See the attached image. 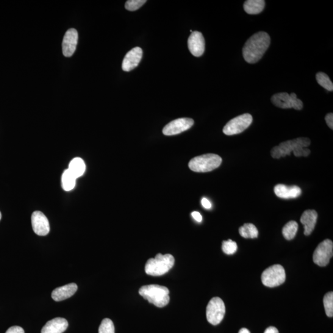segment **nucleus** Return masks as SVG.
Segmentation results:
<instances>
[{"instance_id":"5701e85b","label":"nucleus","mask_w":333,"mask_h":333,"mask_svg":"<svg viewBox=\"0 0 333 333\" xmlns=\"http://www.w3.org/2000/svg\"><path fill=\"white\" fill-rule=\"evenodd\" d=\"M239 233L241 237L244 238H256L259 235L256 227L252 224H244L239 229Z\"/></svg>"},{"instance_id":"6ab92c4d","label":"nucleus","mask_w":333,"mask_h":333,"mask_svg":"<svg viewBox=\"0 0 333 333\" xmlns=\"http://www.w3.org/2000/svg\"><path fill=\"white\" fill-rule=\"evenodd\" d=\"M318 213L315 210H307L302 213L301 222L304 225V235L309 236L315 229Z\"/></svg>"},{"instance_id":"393cba45","label":"nucleus","mask_w":333,"mask_h":333,"mask_svg":"<svg viewBox=\"0 0 333 333\" xmlns=\"http://www.w3.org/2000/svg\"><path fill=\"white\" fill-rule=\"evenodd\" d=\"M316 79L318 84L321 86L322 87L325 88L326 90L329 91L333 90L332 82L327 74L322 72H318L316 75Z\"/></svg>"},{"instance_id":"20e7f679","label":"nucleus","mask_w":333,"mask_h":333,"mask_svg":"<svg viewBox=\"0 0 333 333\" xmlns=\"http://www.w3.org/2000/svg\"><path fill=\"white\" fill-rule=\"evenodd\" d=\"M175 259L171 254H158L155 258L147 261L145 265L146 274L151 276H161L165 274L173 267Z\"/></svg>"},{"instance_id":"6e6552de","label":"nucleus","mask_w":333,"mask_h":333,"mask_svg":"<svg viewBox=\"0 0 333 333\" xmlns=\"http://www.w3.org/2000/svg\"><path fill=\"white\" fill-rule=\"evenodd\" d=\"M271 101L275 106L282 109L293 108L296 110H301L303 108V102L298 98L296 94L292 93H279L271 97Z\"/></svg>"},{"instance_id":"2f4dec72","label":"nucleus","mask_w":333,"mask_h":333,"mask_svg":"<svg viewBox=\"0 0 333 333\" xmlns=\"http://www.w3.org/2000/svg\"><path fill=\"white\" fill-rule=\"evenodd\" d=\"M201 204L205 209H211V207H212V204H211L209 200L206 198H204L202 199Z\"/></svg>"},{"instance_id":"7ed1b4c3","label":"nucleus","mask_w":333,"mask_h":333,"mask_svg":"<svg viewBox=\"0 0 333 333\" xmlns=\"http://www.w3.org/2000/svg\"><path fill=\"white\" fill-rule=\"evenodd\" d=\"M169 290L163 286L149 285L143 286L139 290V294L149 303L157 307L166 306L170 301Z\"/></svg>"},{"instance_id":"bb28decb","label":"nucleus","mask_w":333,"mask_h":333,"mask_svg":"<svg viewBox=\"0 0 333 333\" xmlns=\"http://www.w3.org/2000/svg\"><path fill=\"white\" fill-rule=\"evenodd\" d=\"M221 249L225 254L227 255L234 254L237 251V244L232 240L224 241L222 243Z\"/></svg>"},{"instance_id":"a211bd4d","label":"nucleus","mask_w":333,"mask_h":333,"mask_svg":"<svg viewBox=\"0 0 333 333\" xmlns=\"http://www.w3.org/2000/svg\"><path fill=\"white\" fill-rule=\"evenodd\" d=\"M68 327V322L65 318H55L47 322L41 333H63Z\"/></svg>"},{"instance_id":"dca6fc26","label":"nucleus","mask_w":333,"mask_h":333,"mask_svg":"<svg viewBox=\"0 0 333 333\" xmlns=\"http://www.w3.org/2000/svg\"><path fill=\"white\" fill-rule=\"evenodd\" d=\"M274 192L276 196L282 199H294L298 198L302 194L301 188L298 186H287L276 185L274 188Z\"/></svg>"},{"instance_id":"4468645a","label":"nucleus","mask_w":333,"mask_h":333,"mask_svg":"<svg viewBox=\"0 0 333 333\" xmlns=\"http://www.w3.org/2000/svg\"><path fill=\"white\" fill-rule=\"evenodd\" d=\"M78 32L75 29H70L65 33L64 37L62 47L64 56L71 57L76 51L78 43Z\"/></svg>"},{"instance_id":"c85d7f7f","label":"nucleus","mask_w":333,"mask_h":333,"mask_svg":"<svg viewBox=\"0 0 333 333\" xmlns=\"http://www.w3.org/2000/svg\"><path fill=\"white\" fill-rule=\"evenodd\" d=\"M146 2V0H129L126 3V9L129 11H136L140 8Z\"/></svg>"},{"instance_id":"473e14b6","label":"nucleus","mask_w":333,"mask_h":333,"mask_svg":"<svg viewBox=\"0 0 333 333\" xmlns=\"http://www.w3.org/2000/svg\"><path fill=\"white\" fill-rule=\"evenodd\" d=\"M191 215H192L193 218L194 220L198 222H201L202 220V216L201 214L198 212H196V211H194V212H193L191 213Z\"/></svg>"},{"instance_id":"f03ea898","label":"nucleus","mask_w":333,"mask_h":333,"mask_svg":"<svg viewBox=\"0 0 333 333\" xmlns=\"http://www.w3.org/2000/svg\"><path fill=\"white\" fill-rule=\"evenodd\" d=\"M310 143V139L305 137L285 141L271 150V157L274 159H280L290 155L292 152L296 157H307L310 154V150L307 148Z\"/></svg>"},{"instance_id":"412c9836","label":"nucleus","mask_w":333,"mask_h":333,"mask_svg":"<svg viewBox=\"0 0 333 333\" xmlns=\"http://www.w3.org/2000/svg\"><path fill=\"white\" fill-rule=\"evenodd\" d=\"M85 169L84 161L81 158L76 157L72 159L69 163L68 170L76 179H78L85 173Z\"/></svg>"},{"instance_id":"1a4fd4ad","label":"nucleus","mask_w":333,"mask_h":333,"mask_svg":"<svg viewBox=\"0 0 333 333\" xmlns=\"http://www.w3.org/2000/svg\"><path fill=\"white\" fill-rule=\"evenodd\" d=\"M252 120L253 119L249 114L236 117L228 122L224 128L223 132L229 136L239 134L251 126Z\"/></svg>"},{"instance_id":"ddd939ff","label":"nucleus","mask_w":333,"mask_h":333,"mask_svg":"<svg viewBox=\"0 0 333 333\" xmlns=\"http://www.w3.org/2000/svg\"><path fill=\"white\" fill-rule=\"evenodd\" d=\"M189 50L194 57H200L205 51V40L201 32L194 31L191 33L188 40Z\"/></svg>"},{"instance_id":"4be33fe9","label":"nucleus","mask_w":333,"mask_h":333,"mask_svg":"<svg viewBox=\"0 0 333 333\" xmlns=\"http://www.w3.org/2000/svg\"><path fill=\"white\" fill-rule=\"evenodd\" d=\"M76 178L72 175L70 171L67 169L63 172L62 178H61V182H62V187L64 190L66 191L73 190L76 186Z\"/></svg>"},{"instance_id":"cd10ccee","label":"nucleus","mask_w":333,"mask_h":333,"mask_svg":"<svg viewBox=\"0 0 333 333\" xmlns=\"http://www.w3.org/2000/svg\"><path fill=\"white\" fill-rule=\"evenodd\" d=\"M99 333H115V327L112 320L105 318L102 321L99 327Z\"/></svg>"},{"instance_id":"f3484780","label":"nucleus","mask_w":333,"mask_h":333,"mask_svg":"<svg viewBox=\"0 0 333 333\" xmlns=\"http://www.w3.org/2000/svg\"><path fill=\"white\" fill-rule=\"evenodd\" d=\"M77 289L78 287L76 283H70L63 287L57 288L52 291L51 298L57 302L64 301L73 296L76 293Z\"/></svg>"},{"instance_id":"2eb2a0df","label":"nucleus","mask_w":333,"mask_h":333,"mask_svg":"<svg viewBox=\"0 0 333 333\" xmlns=\"http://www.w3.org/2000/svg\"><path fill=\"white\" fill-rule=\"evenodd\" d=\"M143 57V50L140 47L128 52L122 62V68L124 71L129 72L137 68Z\"/></svg>"},{"instance_id":"39448f33","label":"nucleus","mask_w":333,"mask_h":333,"mask_svg":"<svg viewBox=\"0 0 333 333\" xmlns=\"http://www.w3.org/2000/svg\"><path fill=\"white\" fill-rule=\"evenodd\" d=\"M222 159L218 155L207 154L194 157L188 165L193 172L204 173L215 170L220 165Z\"/></svg>"},{"instance_id":"9d476101","label":"nucleus","mask_w":333,"mask_h":333,"mask_svg":"<svg viewBox=\"0 0 333 333\" xmlns=\"http://www.w3.org/2000/svg\"><path fill=\"white\" fill-rule=\"evenodd\" d=\"M333 255V243L330 240H325L317 246L313 255V262L320 266L328 264Z\"/></svg>"},{"instance_id":"c9c22d12","label":"nucleus","mask_w":333,"mask_h":333,"mask_svg":"<svg viewBox=\"0 0 333 333\" xmlns=\"http://www.w3.org/2000/svg\"><path fill=\"white\" fill-rule=\"evenodd\" d=\"M2 218V213L0 212V220H1Z\"/></svg>"},{"instance_id":"f257e3e1","label":"nucleus","mask_w":333,"mask_h":333,"mask_svg":"<svg viewBox=\"0 0 333 333\" xmlns=\"http://www.w3.org/2000/svg\"><path fill=\"white\" fill-rule=\"evenodd\" d=\"M270 44V37L267 33H255L247 40L243 48L244 60L249 64L256 63L263 57Z\"/></svg>"},{"instance_id":"a878e982","label":"nucleus","mask_w":333,"mask_h":333,"mask_svg":"<svg viewBox=\"0 0 333 333\" xmlns=\"http://www.w3.org/2000/svg\"><path fill=\"white\" fill-rule=\"evenodd\" d=\"M323 304L326 314L328 317L333 316V293L329 292L325 294L323 298Z\"/></svg>"},{"instance_id":"9b49d317","label":"nucleus","mask_w":333,"mask_h":333,"mask_svg":"<svg viewBox=\"0 0 333 333\" xmlns=\"http://www.w3.org/2000/svg\"><path fill=\"white\" fill-rule=\"evenodd\" d=\"M194 125V121L190 118H180L169 123L163 129V134L172 136L180 134L190 129Z\"/></svg>"},{"instance_id":"aec40b11","label":"nucleus","mask_w":333,"mask_h":333,"mask_svg":"<svg viewBox=\"0 0 333 333\" xmlns=\"http://www.w3.org/2000/svg\"><path fill=\"white\" fill-rule=\"evenodd\" d=\"M264 0H247L244 4V10L249 15H258L264 9Z\"/></svg>"},{"instance_id":"7c9ffc66","label":"nucleus","mask_w":333,"mask_h":333,"mask_svg":"<svg viewBox=\"0 0 333 333\" xmlns=\"http://www.w3.org/2000/svg\"><path fill=\"white\" fill-rule=\"evenodd\" d=\"M325 121L327 126L331 129H333V115L332 113H329L325 116Z\"/></svg>"},{"instance_id":"c756f323","label":"nucleus","mask_w":333,"mask_h":333,"mask_svg":"<svg viewBox=\"0 0 333 333\" xmlns=\"http://www.w3.org/2000/svg\"><path fill=\"white\" fill-rule=\"evenodd\" d=\"M6 333H25L22 327L18 326H14L10 327Z\"/></svg>"},{"instance_id":"f704fd0d","label":"nucleus","mask_w":333,"mask_h":333,"mask_svg":"<svg viewBox=\"0 0 333 333\" xmlns=\"http://www.w3.org/2000/svg\"><path fill=\"white\" fill-rule=\"evenodd\" d=\"M238 333H251L248 329L242 328L240 330Z\"/></svg>"},{"instance_id":"423d86ee","label":"nucleus","mask_w":333,"mask_h":333,"mask_svg":"<svg viewBox=\"0 0 333 333\" xmlns=\"http://www.w3.org/2000/svg\"><path fill=\"white\" fill-rule=\"evenodd\" d=\"M261 280L263 285L266 287L274 288L279 287L286 280V273L284 268L280 265H274L263 271Z\"/></svg>"},{"instance_id":"72a5a7b5","label":"nucleus","mask_w":333,"mask_h":333,"mask_svg":"<svg viewBox=\"0 0 333 333\" xmlns=\"http://www.w3.org/2000/svg\"><path fill=\"white\" fill-rule=\"evenodd\" d=\"M264 333H279V330L276 327L273 326L268 327L266 328Z\"/></svg>"},{"instance_id":"0eeeda50","label":"nucleus","mask_w":333,"mask_h":333,"mask_svg":"<svg viewBox=\"0 0 333 333\" xmlns=\"http://www.w3.org/2000/svg\"><path fill=\"white\" fill-rule=\"evenodd\" d=\"M226 314V305L220 298L215 297L210 300L206 308V317L209 323L217 325L223 320Z\"/></svg>"},{"instance_id":"f8f14e48","label":"nucleus","mask_w":333,"mask_h":333,"mask_svg":"<svg viewBox=\"0 0 333 333\" xmlns=\"http://www.w3.org/2000/svg\"><path fill=\"white\" fill-rule=\"evenodd\" d=\"M33 231L38 236H46L50 230L48 218L40 211L33 212L31 217Z\"/></svg>"},{"instance_id":"b1692460","label":"nucleus","mask_w":333,"mask_h":333,"mask_svg":"<svg viewBox=\"0 0 333 333\" xmlns=\"http://www.w3.org/2000/svg\"><path fill=\"white\" fill-rule=\"evenodd\" d=\"M298 230V224L295 221H290L283 227L282 233L286 240H291L295 237Z\"/></svg>"}]
</instances>
